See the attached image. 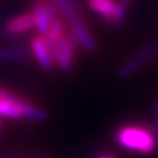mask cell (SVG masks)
<instances>
[{"label": "cell", "instance_id": "30bf717a", "mask_svg": "<svg viewBox=\"0 0 158 158\" xmlns=\"http://www.w3.org/2000/svg\"><path fill=\"white\" fill-rule=\"evenodd\" d=\"M30 57V51L25 46L0 47V63L11 60H23Z\"/></svg>", "mask_w": 158, "mask_h": 158}, {"label": "cell", "instance_id": "8fae6325", "mask_svg": "<svg viewBox=\"0 0 158 158\" xmlns=\"http://www.w3.org/2000/svg\"><path fill=\"white\" fill-rule=\"evenodd\" d=\"M65 33H67V31H65L64 21L57 16V17H54V19L52 20L51 27H49L48 32H47L43 37L46 38V41H47L49 44H52V43H56L58 40H60Z\"/></svg>", "mask_w": 158, "mask_h": 158}, {"label": "cell", "instance_id": "ba28073f", "mask_svg": "<svg viewBox=\"0 0 158 158\" xmlns=\"http://www.w3.org/2000/svg\"><path fill=\"white\" fill-rule=\"evenodd\" d=\"M35 27V20L32 14H21L10 17L2 26V32L7 36H19L28 32Z\"/></svg>", "mask_w": 158, "mask_h": 158}, {"label": "cell", "instance_id": "52a82bcc", "mask_svg": "<svg viewBox=\"0 0 158 158\" xmlns=\"http://www.w3.org/2000/svg\"><path fill=\"white\" fill-rule=\"evenodd\" d=\"M68 23L70 26L69 32L75 38L78 46H80L86 52H94L96 49V41L83 20L80 17H77Z\"/></svg>", "mask_w": 158, "mask_h": 158}, {"label": "cell", "instance_id": "277c9868", "mask_svg": "<svg viewBox=\"0 0 158 158\" xmlns=\"http://www.w3.org/2000/svg\"><path fill=\"white\" fill-rule=\"evenodd\" d=\"M91 11L98 14L105 22L110 25H118L123 21L126 15V6L115 0H88Z\"/></svg>", "mask_w": 158, "mask_h": 158}, {"label": "cell", "instance_id": "5bb4252c", "mask_svg": "<svg viewBox=\"0 0 158 158\" xmlns=\"http://www.w3.org/2000/svg\"><path fill=\"white\" fill-rule=\"evenodd\" d=\"M0 158H25V156L22 153H10V154H6L4 157H0Z\"/></svg>", "mask_w": 158, "mask_h": 158}, {"label": "cell", "instance_id": "8992f818", "mask_svg": "<svg viewBox=\"0 0 158 158\" xmlns=\"http://www.w3.org/2000/svg\"><path fill=\"white\" fill-rule=\"evenodd\" d=\"M30 51L32 56L35 57L36 62L38 63V65L43 70L49 72L53 69L54 62H53L52 51H51L48 42L46 41L43 36L40 35V36L32 37V40L30 41Z\"/></svg>", "mask_w": 158, "mask_h": 158}, {"label": "cell", "instance_id": "4fadbf2b", "mask_svg": "<svg viewBox=\"0 0 158 158\" xmlns=\"http://www.w3.org/2000/svg\"><path fill=\"white\" fill-rule=\"evenodd\" d=\"M67 1H68V2H69V4H70V5H72V6H73L78 12H80V11H81V4H80V1H79V0H67Z\"/></svg>", "mask_w": 158, "mask_h": 158}, {"label": "cell", "instance_id": "3957f363", "mask_svg": "<svg viewBox=\"0 0 158 158\" xmlns=\"http://www.w3.org/2000/svg\"><path fill=\"white\" fill-rule=\"evenodd\" d=\"M49 47L52 51L54 65H57L63 72H68L74 63L75 49L77 47H79L75 38L72 36L70 32H67L56 43L49 44Z\"/></svg>", "mask_w": 158, "mask_h": 158}, {"label": "cell", "instance_id": "2e32d148", "mask_svg": "<svg viewBox=\"0 0 158 158\" xmlns=\"http://www.w3.org/2000/svg\"><path fill=\"white\" fill-rule=\"evenodd\" d=\"M95 158H116V157L112 156V154H99V156H96Z\"/></svg>", "mask_w": 158, "mask_h": 158}, {"label": "cell", "instance_id": "7a4b0ae2", "mask_svg": "<svg viewBox=\"0 0 158 158\" xmlns=\"http://www.w3.org/2000/svg\"><path fill=\"white\" fill-rule=\"evenodd\" d=\"M115 143L122 149L149 154L157 148L153 132L142 125H123L114 133Z\"/></svg>", "mask_w": 158, "mask_h": 158}, {"label": "cell", "instance_id": "d6986e66", "mask_svg": "<svg viewBox=\"0 0 158 158\" xmlns=\"http://www.w3.org/2000/svg\"><path fill=\"white\" fill-rule=\"evenodd\" d=\"M36 1H42V0H36Z\"/></svg>", "mask_w": 158, "mask_h": 158}, {"label": "cell", "instance_id": "ac0fdd59", "mask_svg": "<svg viewBox=\"0 0 158 158\" xmlns=\"http://www.w3.org/2000/svg\"><path fill=\"white\" fill-rule=\"evenodd\" d=\"M0 137H1V120H0Z\"/></svg>", "mask_w": 158, "mask_h": 158}, {"label": "cell", "instance_id": "e0dca14e", "mask_svg": "<svg viewBox=\"0 0 158 158\" xmlns=\"http://www.w3.org/2000/svg\"><path fill=\"white\" fill-rule=\"evenodd\" d=\"M131 0H120V2L123 5V6H126V5H128V2H130Z\"/></svg>", "mask_w": 158, "mask_h": 158}, {"label": "cell", "instance_id": "6da1fadb", "mask_svg": "<svg viewBox=\"0 0 158 158\" xmlns=\"http://www.w3.org/2000/svg\"><path fill=\"white\" fill-rule=\"evenodd\" d=\"M0 117L42 122L47 118V111L43 107L33 105L25 98L5 88H0Z\"/></svg>", "mask_w": 158, "mask_h": 158}, {"label": "cell", "instance_id": "9a60e30c", "mask_svg": "<svg viewBox=\"0 0 158 158\" xmlns=\"http://www.w3.org/2000/svg\"><path fill=\"white\" fill-rule=\"evenodd\" d=\"M153 116H154V118L158 121V101H157L156 105H154V109H153Z\"/></svg>", "mask_w": 158, "mask_h": 158}, {"label": "cell", "instance_id": "7c38bea8", "mask_svg": "<svg viewBox=\"0 0 158 158\" xmlns=\"http://www.w3.org/2000/svg\"><path fill=\"white\" fill-rule=\"evenodd\" d=\"M52 1L54 2V5H56L58 12H59L68 22H70L72 20L79 17V12H78L67 0H52Z\"/></svg>", "mask_w": 158, "mask_h": 158}, {"label": "cell", "instance_id": "9c48e42d", "mask_svg": "<svg viewBox=\"0 0 158 158\" xmlns=\"http://www.w3.org/2000/svg\"><path fill=\"white\" fill-rule=\"evenodd\" d=\"M32 16L35 20V28L41 36H44L52 23V20L54 19L47 10L43 1H36L32 6Z\"/></svg>", "mask_w": 158, "mask_h": 158}, {"label": "cell", "instance_id": "5b68a950", "mask_svg": "<svg viewBox=\"0 0 158 158\" xmlns=\"http://www.w3.org/2000/svg\"><path fill=\"white\" fill-rule=\"evenodd\" d=\"M158 54V46L157 44H147L142 47L138 52L132 54L126 62H123L117 70V75L121 79L128 78L133 75L137 70H139L146 63L152 60Z\"/></svg>", "mask_w": 158, "mask_h": 158}]
</instances>
